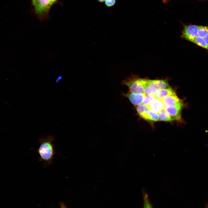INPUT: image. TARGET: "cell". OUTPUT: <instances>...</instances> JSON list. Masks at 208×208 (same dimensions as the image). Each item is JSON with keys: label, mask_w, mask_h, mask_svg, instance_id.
I'll return each instance as SVG.
<instances>
[{"label": "cell", "mask_w": 208, "mask_h": 208, "mask_svg": "<svg viewBox=\"0 0 208 208\" xmlns=\"http://www.w3.org/2000/svg\"><path fill=\"white\" fill-rule=\"evenodd\" d=\"M55 138L51 135L41 137L38 139L39 146L37 152L39 155L38 160L45 167L53 163L55 151L53 142Z\"/></svg>", "instance_id": "obj_1"}, {"label": "cell", "mask_w": 208, "mask_h": 208, "mask_svg": "<svg viewBox=\"0 0 208 208\" xmlns=\"http://www.w3.org/2000/svg\"><path fill=\"white\" fill-rule=\"evenodd\" d=\"M170 88L167 81L162 79L150 80L145 79L144 93L154 96L157 90Z\"/></svg>", "instance_id": "obj_2"}, {"label": "cell", "mask_w": 208, "mask_h": 208, "mask_svg": "<svg viewBox=\"0 0 208 208\" xmlns=\"http://www.w3.org/2000/svg\"><path fill=\"white\" fill-rule=\"evenodd\" d=\"M145 79L133 77L123 81L128 87L130 92L136 94L144 93Z\"/></svg>", "instance_id": "obj_3"}, {"label": "cell", "mask_w": 208, "mask_h": 208, "mask_svg": "<svg viewBox=\"0 0 208 208\" xmlns=\"http://www.w3.org/2000/svg\"><path fill=\"white\" fill-rule=\"evenodd\" d=\"M198 26L195 25L185 26L182 32L183 37L192 42L198 36Z\"/></svg>", "instance_id": "obj_4"}, {"label": "cell", "mask_w": 208, "mask_h": 208, "mask_svg": "<svg viewBox=\"0 0 208 208\" xmlns=\"http://www.w3.org/2000/svg\"><path fill=\"white\" fill-rule=\"evenodd\" d=\"M51 5V0H41L34 6L35 11L40 17L43 18L45 17Z\"/></svg>", "instance_id": "obj_5"}, {"label": "cell", "mask_w": 208, "mask_h": 208, "mask_svg": "<svg viewBox=\"0 0 208 208\" xmlns=\"http://www.w3.org/2000/svg\"><path fill=\"white\" fill-rule=\"evenodd\" d=\"M161 100L166 107L183 104L182 101L177 96L175 93L166 97Z\"/></svg>", "instance_id": "obj_6"}, {"label": "cell", "mask_w": 208, "mask_h": 208, "mask_svg": "<svg viewBox=\"0 0 208 208\" xmlns=\"http://www.w3.org/2000/svg\"><path fill=\"white\" fill-rule=\"evenodd\" d=\"M125 95L133 105L137 106L142 103L146 94L144 93L136 94L130 92L125 94Z\"/></svg>", "instance_id": "obj_7"}, {"label": "cell", "mask_w": 208, "mask_h": 208, "mask_svg": "<svg viewBox=\"0 0 208 208\" xmlns=\"http://www.w3.org/2000/svg\"><path fill=\"white\" fill-rule=\"evenodd\" d=\"M183 106V105H179L173 106L166 107L164 110L175 120H180L181 119V112Z\"/></svg>", "instance_id": "obj_8"}, {"label": "cell", "mask_w": 208, "mask_h": 208, "mask_svg": "<svg viewBox=\"0 0 208 208\" xmlns=\"http://www.w3.org/2000/svg\"><path fill=\"white\" fill-rule=\"evenodd\" d=\"M150 109L159 114L164 110L166 107L161 100L155 98L148 105Z\"/></svg>", "instance_id": "obj_9"}, {"label": "cell", "mask_w": 208, "mask_h": 208, "mask_svg": "<svg viewBox=\"0 0 208 208\" xmlns=\"http://www.w3.org/2000/svg\"><path fill=\"white\" fill-rule=\"evenodd\" d=\"M175 93L171 88L161 89L157 91L155 93V98L161 100L164 98Z\"/></svg>", "instance_id": "obj_10"}, {"label": "cell", "mask_w": 208, "mask_h": 208, "mask_svg": "<svg viewBox=\"0 0 208 208\" xmlns=\"http://www.w3.org/2000/svg\"><path fill=\"white\" fill-rule=\"evenodd\" d=\"M141 117L148 121L156 122L159 120V116L158 114L149 109Z\"/></svg>", "instance_id": "obj_11"}, {"label": "cell", "mask_w": 208, "mask_h": 208, "mask_svg": "<svg viewBox=\"0 0 208 208\" xmlns=\"http://www.w3.org/2000/svg\"><path fill=\"white\" fill-rule=\"evenodd\" d=\"M158 114L159 116V121L170 122L175 120L165 110L161 112Z\"/></svg>", "instance_id": "obj_12"}, {"label": "cell", "mask_w": 208, "mask_h": 208, "mask_svg": "<svg viewBox=\"0 0 208 208\" xmlns=\"http://www.w3.org/2000/svg\"><path fill=\"white\" fill-rule=\"evenodd\" d=\"M193 42L198 46L208 50V47L205 42V38L197 36L192 41Z\"/></svg>", "instance_id": "obj_13"}, {"label": "cell", "mask_w": 208, "mask_h": 208, "mask_svg": "<svg viewBox=\"0 0 208 208\" xmlns=\"http://www.w3.org/2000/svg\"><path fill=\"white\" fill-rule=\"evenodd\" d=\"M149 109L148 105L142 104L137 106L136 107L137 112L141 117L145 114Z\"/></svg>", "instance_id": "obj_14"}, {"label": "cell", "mask_w": 208, "mask_h": 208, "mask_svg": "<svg viewBox=\"0 0 208 208\" xmlns=\"http://www.w3.org/2000/svg\"><path fill=\"white\" fill-rule=\"evenodd\" d=\"M208 33V26H198V36L205 38Z\"/></svg>", "instance_id": "obj_15"}, {"label": "cell", "mask_w": 208, "mask_h": 208, "mask_svg": "<svg viewBox=\"0 0 208 208\" xmlns=\"http://www.w3.org/2000/svg\"><path fill=\"white\" fill-rule=\"evenodd\" d=\"M143 200V208H153L147 194H144Z\"/></svg>", "instance_id": "obj_16"}, {"label": "cell", "mask_w": 208, "mask_h": 208, "mask_svg": "<svg viewBox=\"0 0 208 208\" xmlns=\"http://www.w3.org/2000/svg\"><path fill=\"white\" fill-rule=\"evenodd\" d=\"M155 99L154 96L150 95H146L142 104L148 105Z\"/></svg>", "instance_id": "obj_17"}, {"label": "cell", "mask_w": 208, "mask_h": 208, "mask_svg": "<svg viewBox=\"0 0 208 208\" xmlns=\"http://www.w3.org/2000/svg\"><path fill=\"white\" fill-rule=\"evenodd\" d=\"M116 0H105V4L107 7L113 6L116 3Z\"/></svg>", "instance_id": "obj_18"}, {"label": "cell", "mask_w": 208, "mask_h": 208, "mask_svg": "<svg viewBox=\"0 0 208 208\" xmlns=\"http://www.w3.org/2000/svg\"><path fill=\"white\" fill-rule=\"evenodd\" d=\"M41 0H32V3L34 6L37 5Z\"/></svg>", "instance_id": "obj_19"}, {"label": "cell", "mask_w": 208, "mask_h": 208, "mask_svg": "<svg viewBox=\"0 0 208 208\" xmlns=\"http://www.w3.org/2000/svg\"><path fill=\"white\" fill-rule=\"evenodd\" d=\"M205 39L206 43L208 47V33L205 38Z\"/></svg>", "instance_id": "obj_20"}, {"label": "cell", "mask_w": 208, "mask_h": 208, "mask_svg": "<svg viewBox=\"0 0 208 208\" xmlns=\"http://www.w3.org/2000/svg\"><path fill=\"white\" fill-rule=\"evenodd\" d=\"M62 77L61 76H59L56 79V82H58L59 81H60L62 79Z\"/></svg>", "instance_id": "obj_21"}, {"label": "cell", "mask_w": 208, "mask_h": 208, "mask_svg": "<svg viewBox=\"0 0 208 208\" xmlns=\"http://www.w3.org/2000/svg\"><path fill=\"white\" fill-rule=\"evenodd\" d=\"M57 0H51V5H52L54 4Z\"/></svg>", "instance_id": "obj_22"}, {"label": "cell", "mask_w": 208, "mask_h": 208, "mask_svg": "<svg viewBox=\"0 0 208 208\" xmlns=\"http://www.w3.org/2000/svg\"><path fill=\"white\" fill-rule=\"evenodd\" d=\"M61 208H65V206L63 203H61Z\"/></svg>", "instance_id": "obj_23"}, {"label": "cell", "mask_w": 208, "mask_h": 208, "mask_svg": "<svg viewBox=\"0 0 208 208\" xmlns=\"http://www.w3.org/2000/svg\"><path fill=\"white\" fill-rule=\"evenodd\" d=\"M97 1L100 3H103L105 1V0H97Z\"/></svg>", "instance_id": "obj_24"}, {"label": "cell", "mask_w": 208, "mask_h": 208, "mask_svg": "<svg viewBox=\"0 0 208 208\" xmlns=\"http://www.w3.org/2000/svg\"><path fill=\"white\" fill-rule=\"evenodd\" d=\"M170 0H163V2L164 3H167Z\"/></svg>", "instance_id": "obj_25"}, {"label": "cell", "mask_w": 208, "mask_h": 208, "mask_svg": "<svg viewBox=\"0 0 208 208\" xmlns=\"http://www.w3.org/2000/svg\"><path fill=\"white\" fill-rule=\"evenodd\" d=\"M205 206L206 208H208V203L205 204Z\"/></svg>", "instance_id": "obj_26"}]
</instances>
